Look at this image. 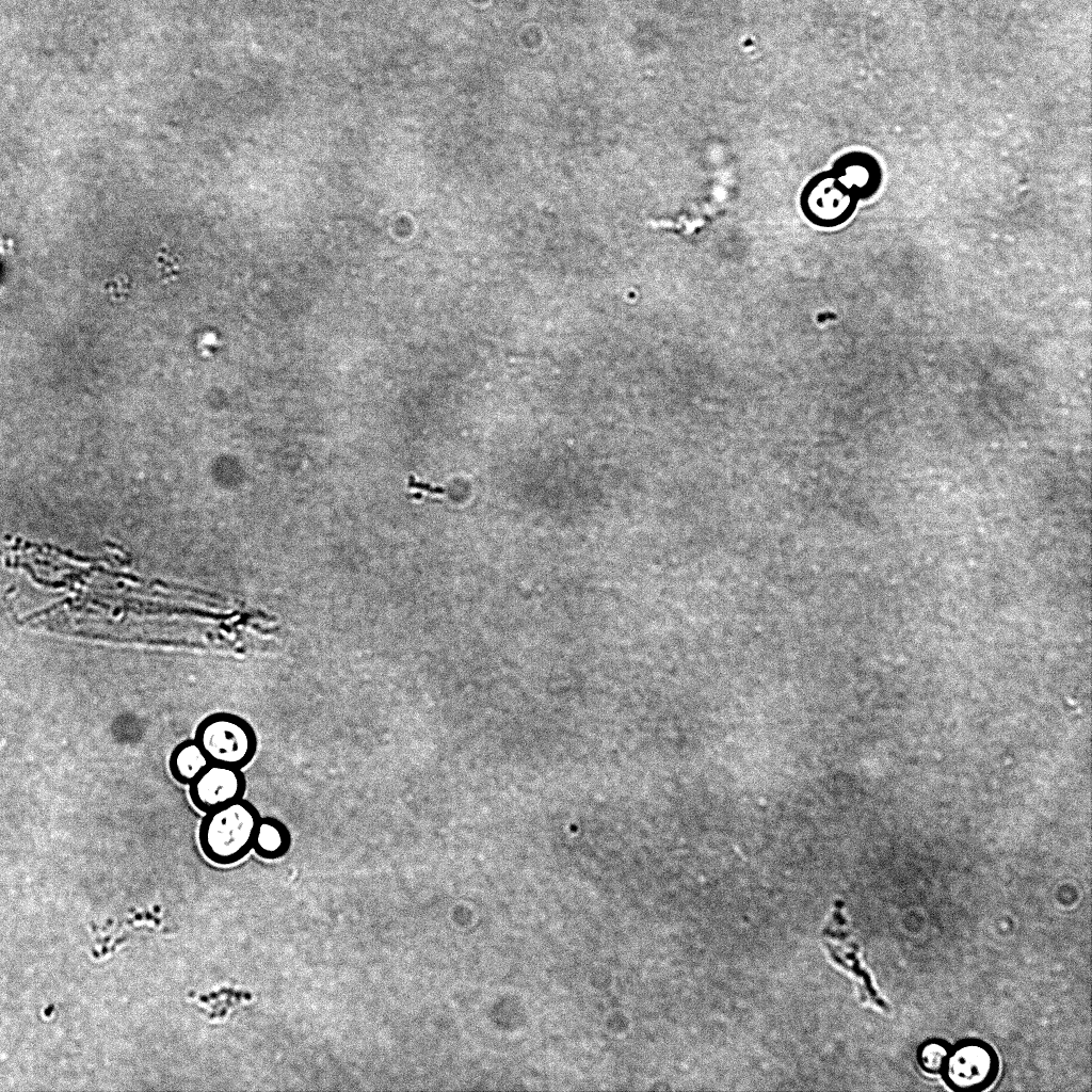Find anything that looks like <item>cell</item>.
Returning <instances> with one entry per match:
<instances>
[{"label": "cell", "instance_id": "cell-1", "mask_svg": "<svg viewBox=\"0 0 1092 1092\" xmlns=\"http://www.w3.org/2000/svg\"><path fill=\"white\" fill-rule=\"evenodd\" d=\"M261 816L256 806L242 798L205 813L198 828L204 855L219 865H230L253 850Z\"/></svg>", "mask_w": 1092, "mask_h": 1092}, {"label": "cell", "instance_id": "cell-2", "mask_svg": "<svg viewBox=\"0 0 1092 1092\" xmlns=\"http://www.w3.org/2000/svg\"><path fill=\"white\" fill-rule=\"evenodd\" d=\"M194 740L212 764L243 769L255 757L257 735L251 723L239 714L215 712L196 727Z\"/></svg>", "mask_w": 1092, "mask_h": 1092}, {"label": "cell", "instance_id": "cell-3", "mask_svg": "<svg viewBox=\"0 0 1092 1092\" xmlns=\"http://www.w3.org/2000/svg\"><path fill=\"white\" fill-rule=\"evenodd\" d=\"M998 1072L995 1050L980 1040H963L950 1048L942 1071L952 1090L975 1091L991 1085Z\"/></svg>", "mask_w": 1092, "mask_h": 1092}, {"label": "cell", "instance_id": "cell-4", "mask_svg": "<svg viewBox=\"0 0 1092 1092\" xmlns=\"http://www.w3.org/2000/svg\"><path fill=\"white\" fill-rule=\"evenodd\" d=\"M246 777L242 769L210 762L189 785L192 804L208 813L244 798Z\"/></svg>", "mask_w": 1092, "mask_h": 1092}, {"label": "cell", "instance_id": "cell-5", "mask_svg": "<svg viewBox=\"0 0 1092 1092\" xmlns=\"http://www.w3.org/2000/svg\"><path fill=\"white\" fill-rule=\"evenodd\" d=\"M209 764V759L194 739L179 742L168 758V769L173 778L188 786Z\"/></svg>", "mask_w": 1092, "mask_h": 1092}, {"label": "cell", "instance_id": "cell-6", "mask_svg": "<svg viewBox=\"0 0 1092 1092\" xmlns=\"http://www.w3.org/2000/svg\"><path fill=\"white\" fill-rule=\"evenodd\" d=\"M290 846L291 833L288 826L275 817H261L253 844L255 853L266 860H276L283 857Z\"/></svg>", "mask_w": 1092, "mask_h": 1092}, {"label": "cell", "instance_id": "cell-7", "mask_svg": "<svg viewBox=\"0 0 1092 1092\" xmlns=\"http://www.w3.org/2000/svg\"><path fill=\"white\" fill-rule=\"evenodd\" d=\"M950 1047L948 1043L938 1039L927 1040L917 1049V1061L919 1066L929 1074L942 1073L946 1063Z\"/></svg>", "mask_w": 1092, "mask_h": 1092}]
</instances>
